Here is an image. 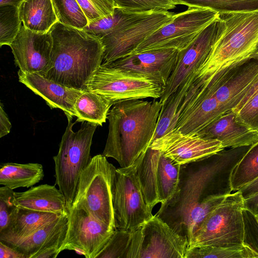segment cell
Returning <instances> with one entry per match:
<instances>
[{
	"mask_svg": "<svg viewBox=\"0 0 258 258\" xmlns=\"http://www.w3.org/2000/svg\"><path fill=\"white\" fill-rule=\"evenodd\" d=\"M150 147L181 165L203 159L224 149L219 141L205 139L197 134H184L176 127L154 140Z\"/></svg>",
	"mask_w": 258,
	"mask_h": 258,
	"instance_id": "9a60e30c",
	"label": "cell"
},
{
	"mask_svg": "<svg viewBox=\"0 0 258 258\" xmlns=\"http://www.w3.org/2000/svg\"><path fill=\"white\" fill-rule=\"evenodd\" d=\"M112 205L115 229L134 232L153 217L141 188L136 162L116 169Z\"/></svg>",
	"mask_w": 258,
	"mask_h": 258,
	"instance_id": "ba28073f",
	"label": "cell"
},
{
	"mask_svg": "<svg viewBox=\"0 0 258 258\" xmlns=\"http://www.w3.org/2000/svg\"><path fill=\"white\" fill-rule=\"evenodd\" d=\"M133 232L115 229L96 258H126Z\"/></svg>",
	"mask_w": 258,
	"mask_h": 258,
	"instance_id": "e575fe53",
	"label": "cell"
},
{
	"mask_svg": "<svg viewBox=\"0 0 258 258\" xmlns=\"http://www.w3.org/2000/svg\"><path fill=\"white\" fill-rule=\"evenodd\" d=\"M258 178V142L252 145L233 169L232 191H237Z\"/></svg>",
	"mask_w": 258,
	"mask_h": 258,
	"instance_id": "f1b7e54d",
	"label": "cell"
},
{
	"mask_svg": "<svg viewBox=\"0 0 258 258\" xmlns=\"http://www.w3.org/2000/svg\"><path fill=\"white\" fill-rule=\"evenodd\" d=\"M113 103L100 95L86 91L79 97L75 103L77 122L88 121L102 126L107 119Z\"/></svg>",
	"mask_w": 258,
	"mask_h": 258,
	"instance_id": "4316f807",
	"label": "cell"
},
{
	"mask_svg": "<svg viewBox=\"0 0 258 258\" xmlns=\"http://www.w3.org/2000/svg\"><path fill=\"white\" fill-rule=\"evenodd\" d=\"M188 247L186 237L155 215L133 232L126 258H185Z\"/></svg>",
	"mask_w": 258,
	"mask_h": 258,
	"instance_id": "7c38bea8",
	"label": "cell"
},
{
	"mask_svg": "<svg viewBox=\"0 0 258 258\" xmlns=\"http://www.w3.org/2000/svg\"><path fill=\"white\" fill-rule=\"evenodd\" d=\"M68 215V230L61 251L74 250L86 258H96L115 230L81 208L71 207Z\"/></svg>",
	"mask_w": 258,
	"mask_h": 258,
	"instance_id": "4fadbf2b",
	"label": "cell"
},
{
	"mask_svg": "<svg viewBox=\"0 0 258 258\" xmlns=\"http://www.w3.org/2000/svg\"><path fill=\"white\" fill-rule=\"evenodd\" d=\"M236 112L241 121L258 131V92L250 97Z\"/></svg>",
	"mask_w": 258,
	"mask_h": 258,
	"instance_id": "ab89813d",
	"label": "cell"
},
{
	"mask_svg": "<svg viewBox=\"0 0 258 258\" xmlns=\"http://www.w3.org/2000/svg\"><path fill=\"white\" fill-rule=\"evenodd\" d=\"M68 124L61 138L58 153L53 157L55 183L63 195L68 209L74 201L80 174L90 163L91 147L94 134L98 124L85 121L76 132L75 122L67 117Z\"/></svg>",
	"mask_w": 258,
	"mask_h": 258,
	"instance_id": "5b68a950",
	"label": "cell"
},
{
	"mask_svg": "<svg viewBox=\"0 0 258 258\" xmlns=\"http://www.w3.org/2000/svg\"><path fill=\"white\" fill-rule=\"evenodd\" d=\"M243 208L239 190L227 195L194 233L188 249L204 246L243 247Z\"/></svg>",
	"mask_w": 258,
	"mask_h": 258,
	"instance_id": "52a82bcc",
	"label": "cell"
},
{
	"mask_svg": "<svg viewBox=\"0 0 258 258\" xmlns=\"http://www.w3.org/2000/svg\"><path fill=\"white\" fill-rule=\"evenodd\" d=\"M140 12H132L116 7L114 13L89 23L84 29L99 39L116 30Z\"/></svg>",
	"mask_w": 258,
	"mask_h": 258,
	"instance_id": "f546056e",
	"label": "cell"
},
{
	"mask_svg": "<svg viewBox=\"0 0 258 258\" xmlns=\"http://www.w3.org/2000/svg\"><path fill=\"white\" fill-rule=\"evenodd\" d=\"M195 134L205 139L219 141L224 149L252 145L258 142V131L241 121L232 109L220 115Z\"/></svg>",
	"mask_w": 258,
	"mask_h": 258,
	"instance_id": "d6986e66",
	"label": "cell"
},
{
	"mask_svg": "<svg viewBox=\"0 0 258 258\" xmlns=\"http://www.w3.org/2000/svg\"><path fill=\"white\" fill-rule=\"evenodd\" d=\"M251 146L223 149L181 165L175 192L161 204L156 215L189 244L206 217L231 194L233 169Z\"/></svg>",
	"mask_w": 258,
	"mask_h": 258,
	"instance_id": "6da1fadb",
	"label": "cell"
},
{
	"mask_svg": "<svg viewBox=\"0 0 258 258\" xmlns=\"http://www.w3.org/2000/svg\"><path fill=\"white\" fill-rule=\"evenodd\" d=\"M13 190L6 186L0 187V234L10 227L19 209Z\"/></svg>",
	"mask_w": 258,
	"mask_h": 258,
	"instance_id": "d590c367",
	"label": "cell"
},
{
	"mask_svg": "<svg viewBox=\"0 0 258 258\" xmlns=\"http://www.w3.org/2000/svg\"><path fill=\"white\" fill-rule=\"evenodd\" d=\"M19 207L62 215L68 213L66 199L59 189L47 184L33 186L23 192H15Z\"/></svg>",
	"mask_w": 258,
	"mask_h": 258,
	"instance_id": "44dd1931",
	"label": "cell"
},
{
	"mask_svg": "<svg viewBox=\"0 0 258 258\" xmlns=\"http://www.w3.org/2000/svg\"><path fill=\"white\" fill-rule=\"evenodd\" d=\"M19 7L23 25L32 31L48 32L58 22L51 0H25Z\"/></svg>",
	"mask_w": 258,
	"mask_h": 258,
	"instance_id": "603a6c76",
	"label": "cell"
},
{
	"mask_svg": "<svg viewBox=\"0 0 258 258\" xmlns=\"http://www.w3.org/2000/svg\"><path fill=\"white\" fill-rule=\"evenodd\" d=\"M50 32L53 38L50 60L38 74L68 87L88 91L90 81L103 62L101 40L84 29L58 22Z\"/></svg>",
	"mask_w": 258,
	"mask_h": 258,
	"instance_id": "7a4b0ae2",
	"label": "cell"
},
{
	"mask_svg": "<svg viewBox=\"0 0 258 258\" xmlns=\"http://www.w3.org/2000/svg\"><path fill=\"white\" fill-rule=\"evenodd\" d=\"M76 1L86 15L89 23L112 14L117 7L113 0Z\"/></svg>",
	"mask_w": 258,
	"mask_h": 258,
	"instance_id": "f35d334b",
	"label": "cell"
},
{
	"mask_svg": "<svg viewBox=\"0 0 258 258\" xmlns=\"http://www.w3.org/2000/svg\"><path fill=\"white\" fill-rule=\"evenodd\" d=\"M197 75V72L191 75L162 104L153 141L176 127L180 114V107Z\"/></svg>",
	"mask_w": 258,
	"mask_h": 258,
	"instance_id": "484cf974",
	"label": "cell"
},
{
	"mask_svg": "<svg viewBox=\"0 0 258 258\" xmlns=\"http://www.w3.org/2000/svg\"><path fill=\"white\" fill-rule=\"evenodd\" d=\"M0 258H26L14 248L0 241Z\"/></svg>",
	"mask_w": 258,
	"mask_h": 258,
	"instance_id": "b9f144b4",
	"label": "cell"
},
{
	"mask_svg": "<svg viewBox=\"0 0 258 258\" xmlns=\"http://www.w3.org/2000/svg\"><path fill=\"white\" fill-rule=\"evenodd\" d=\"M12 127L11 123L8 116L5 112L3 104L1 102L0 105V138L5 136L9 134Z\"/></svg>",
	"mask_w": 258,
	"mask_h": 258,
	"instance_id": "7bdbcfd3",
	"label": "cell"
},
{
	"mask_svg": "<svg viewBox=\"0 0 258 258\" xmlns=\"http://www.w3.org/2000/svg\"><path fill=\"white\" fill-rule=\"evenodd\" d=\"M25 0H0V6L14 5L19 6Z\"/></svg>",
	"mask_w": 258,
	"mask_h": 258,
	"instance_id": "bcb514c9",
	"label": "cell"
},
{
	"mask_svg": "<svg viewBox=\"0 0 258 258\" xmlns=\"http://www.w3.org/2000/svg\"><path fill=\"white\" fill-rule=\"evenodd\" d=\"M243 207L258 216V192L243 199Z\"/></svg>",
	"mask_w": 258,
	"mask_h": 258,
	"instance_id": "ee69618b",
	"label": "cell"
},
{
	"mask_svg": "<svg viewBox=\"0 0 258 258\" xmlns=\"http://www.w3.org/2000/svg\"><path fill=\"white\" fill-rule=\"evenodd\" d=\"M106 158L103 154L92 157L80 174L72 207L83 209L115 230L112 191L116 168Z\"/></svg>",
	"mask_w": 258,
	"mask_h": 258,
	"instance_id": "8992f818",
	"label": "cell"
},
{
	"mask_svg": "<svg viewBox=\"0 0 258 258\" xmlns=\"http://www.w3.org/2000/svg\"><path fill=\"white\" fill-rule=\"evenodd\" d=\"M188 7H203L219 13L258 11V0H177Z\"/></svg>",
	"mask_w": 258,
	"mask_h": 258,
	"instance_id": "4dcf8cb0",
	"label": "cell"
},
{
	"mask_svg": "<svg viewBox=\"0 0 258 258\" xmlns=\"http://www.w3.org/2000/svg\"><path fill=\"white\" fill-rule=\"evenodd\" d=\"M178 51L164 49L136 52L102 65L146 76L165 88L175 67Z\"/></svg>",
	"mask_w": 258,
	"mask_h": 258,
	"instance_id": "e0dca14e",
	"label": "cell"
},
{
	"mask_svg": "<svg viewBox=\"0 0 258 258\" xmlns=\"http://www.w3.org/2000/svg\"><path fill=\"white\" fill-rule=\"evenodd\" d=\"M214 43L197 78L208 79L222 68L256 54L258 11L219 13Z\"/></svg>",
	"mask_w": 258,
	"mask_h": 258,
	"instance_id": "277c9868",
	"label": "cell"
},
{
	"mask_svg": "<svg viewBox=\"0 0 258 258\" xmlns=\"http://www.w3.org/2000/svg\"><path fill=\"white\" fill-rule=\"evenodd\" d=\"M117 7L132 12L169 11L180 3L177 0H113Z\"/></svg>",
	"mask_w": 258,
	"mask_h": 258,
	"instance_id": "8d00e7d4",
	"label": "cell"
},
{
	"mask_svg": "<svg viewBox=\"0 0 258 258\" xmlns=\"http://www.w3.org/2000/svg\"><path fill=\"white\" fill-rule=\"evenodd\" d=\"M175 15L165 10L139 12L121 27L100 39L104 47L102 64L134 53L149 35L172 21Z\"/></svg>",
	"mask_w": 258,
	"mask_h": 258,
	"instance_id": "30bf717a",
	"label": "cell"
},
{
	"mask_svg": "<svg viewBox=\"0 0 258 258\" xmlns=\"http://www.w3.org/2000/svg\"><path fill=\"white\" fill-rule=\"evenodd\" d=\"M256 217H257V220H258V216H257Z\"/></svg>",
	"mask_w": 258,
	"mask_h": 258,
	"instance_id": "c3c4849f",
	"label": "cell"
},
{
	"mask_svg": "<svg viewBox=\"0 0 258 258\" xmlns=\"http://www.w3.org/2000/svg\"><path fill=\"white\" fill-rule=\"evenodd\" d=\"M156 99H131L117 102L109 110V132L102 154L127 167L150 147L162 108Z\"/></svg>",
	"mask_w": 258,
	"mask_h": 258,
	"instance_id": "3957f363",
	"label": "cell"
},
{
	"mask_svg": "<svg viewBox=\"0 0 258 258\" xmlns=\"http://www.w3.org/2000/svg\"><path fill=\"white\" fill-rule=\"evenodd\" d=\"M256 54H258V49L257 50V52H256Z\"/></svg>",
	"mask_w": 258,
	"mask_h": 258,
	"instance_id": "7dc6e473",
	"label": "cell"
},
{
	"mask_svg": "<svg viewBox=\"0 0 258 258\" xmlns=\"http://www.w3.org/2000/svg\"><path fill=\"white\" fill-rule=\"evenodd\" d=\"M58 22L62 24L84 29L88 20L76 0H51Z\"/></svg>",
	"mask_w": 258,
	"mask_h": 258,
	"instance_id": "1f68e13d",
	"label": "cell"
},
{
	"mask_svg": "<svg viewBox=\"0 0 258 258\" xmlns=\"http://www.w3.org/2000/svg\"><path fill=\"white\" fill-rule=\"evenodd\" d=\"M258 92V75L251 84L246 88L236 101V105L234 109L238 111L250 97Z\"/></svg>",
	"mask_w": 258,
	"mask_h": 258,
	"instance_id": "60d3db41",
	"label": "cell"
},
{
	"mask_svg": "<svg viewBox=\"0 0 258 258\" xmlns=\"http://www.w3.org/2000/svg\"><path fill=\"white\" fill-rule=\"evenodd\" d=\"M44 176L41 164L8 162L1 165L0 184L12 189L32 187L42 180Z\"/></svg>",
	"mask_w": 258,
	"mask_h": 258,
	"instance_id": "d4e9b609",
	"label": "cell"
},
{
	"mask_svg": "<svg viewBox=\"0 0 258 258\" xmlns=\"http://www.w3.org/2000/svg\"><path fill=\"white\" fill-rule=\"evenodd\" d=\"M22 20L19 7L14 5L0 6V46H10L19 32Z\"/></svg>",
	"mask_w": 258,
	"mask_h": 258,
	"instance_id": "d6a6232c",
	"label": "cell"
},
{
	"mask_svg": "<svg viewBox=\"0 0 258 258\" xmlns=\"http://www.w3.org/2000/svg\"><path fill=\"white\" fill-rule=\"evenodd\" d=\"M164 88L149 78L101 64L88 85V91L117 102L151 98L160 99Z\"/></svg>",
	"mask_w": 258,
	"mask_h": 258,
	"instance_id": "8fae6325",
	"label": "cell"
},
{
	"mask_svg": "<svg viewBox=\"0 0 258 258\" xmlns=\"http://www.w3.org/2000/svg\"><path fill=\"white\" fill-rule=\"evenodd\" d=\"M243 246L252 254L253 258L258 257V220L251 212L243 208Z\"/></svg>",
	"mask_w": 258,
	"mask_h": 258,
	"instance_id": "74e56055",
	"label": "cell"
},
{
	"mask_svg": "<svg viewBox=\"0 0 258 258\" xmlns=\"http://www.w3.org/2000/svg\"><path fill=\"white\" fill-rule=\"evenodd\" d=\"M68 227L67 213L26 237L5 244L22 253L26 258H56L61 252Z\"/></svg>",
	"mask_w": 258,
	"mask_h": 258,
	"instance_id": "ac0fdd59",
	"label": "cell"
},
{
	"mask_svg": "<svg viewBox=\"0 0 258 258\" xmlns=\"http://www.w3.org/2000/svg\"><path fill=\"white\" fill-rule=\"evenodd\" d=\"M161 152L150 147L135 162L136 172L144 199L152 210L160 203L157 185V172Z\"/></svg>",
	"mask_w": 258,
	"mask_h": 258,
	"instance_id": "cb8c5ba5",
	"label": "cell"
},
{
	"mask_svg": "<svg viewBox=\"0 0 258 258\" xmlns=\"http://www.w3.org/2000/svg\"><path fill=\"white\" fill-rule=\"evenodd\" d=\"M19 81L42 97L51 108L62 110L67 117L76 116L75 103L84 91L68 87L37 73H25L20 70Z\"/></svg>",
	"mask_w": 258,
	"mask_h": 258,
	"instance_id": "ffe728a7",
	"label": "cell"
},
{
	"mask_svg": "<svg viewBox=\"0 0 258 258\" xmlns=\"http://www.w3.org/2000/svg\"><path fill=\"white\" fill-rule=\"evenodd\" d=\"M243 199L258 192V178L238 190Z\"/></svg>",
	"mask_w": 258,
	"mask_h": 258,
	"instance_id": "f6af8a7d",
	"label": "cell"
},
{
	"mask_svg": "<svg viewBox=\"0 0 258 258\" xmlns=\"http://www.w3.org/2000/svg\"><path fill=\"white\" fill-rule=\"evenodd\" d=\"M61 215L19 207L10 227L0 234V241L9 243L26 237Z\"/></svg>",
	"mask_w": 258,
	"mask_h": 258,
	"instance_id": "7402d4cb",
	"label": "cell"
},
{
	"mask_svg": "<svg viewBox=\"0 0 258 258\" xmlns=\"http://www.w3.org/2000/svg\"><path fill=\"white\" fill-rule=\"evenodd\" d=\"M185 258H253L244 246L226 248L212 246L195 247L188 249Z\"/></svg>",
	"mask_w": 258,
	"mask_h": 258,
	"instance_id": "836d02e7",
	"label": "cell"
},
{
	"mask_svg": "<svg viewBox=\"0 0 258 258\" xmlns=\"http://www.w3.org/2000/svg\"><path fill=\"white\" fill-rule=\"evenodd\" d=\"M181 165L161 152L157 172V185L160 203L163 204L175 192L179 181Z\"/></svg>",
	"mask_w": 258,
	"mask_h": 258,
	"instance_id": "83f0119b",
	"label": "cell"
},
{
	"mask_svg": "<svg viewBox=\"0 0 258 258\" xmlns=\"http://www.w3.org/2000/svg\"><path fill=\"white\" fill-rule=\"evenodd\" d=\"M53 46L50 31L39 33L27 29L23 24L10 45L16 65L25 73L39 74L48 65Z\"/></svg>",
	"mask_w": 258,
	"mask_h": 258,
	"instance_id": "2e32d148",
	"label": "cell"
},
{
	"mask_svg": "<svg viewBox=\"0 0 258 258\" xmlns=\"http://www.w3.org/2000/svg\"><path fill=\"white\" fill-rule=\"evenodd\" d=\"M219 15L209 8L188 7L185 11L176 14L170 23L149 35L134 53L164 49L180 51L189 45Z\"/></svg>",
	"mask_w": 258,
	"mask_h": 258,
	"instance_id": "9c48e42d",
	"label": "cell"
},
{
	"mask_svg": "<svg viewBox=\"0 0 258 258\" xmlns=\"http://www.w3.org/2000/svg\"><path fill=\"white\" fill-rule=\"evenodd\" d=\"M218 17L204 29L189 45L178 51L175 67L160 98L162 104L191 75L198 73L206 61L216 39Z\"/></svg>",
	"mask_w": 258,
	"mask_h": 258,
	"instance_id": "5bb4252c",
	"label": "cell"
}]
</instances>
